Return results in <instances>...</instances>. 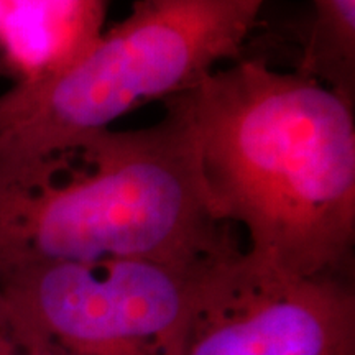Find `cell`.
Wrapping results in <instances>:
<instances>
[{
    "label": "cell",
    "mask_w": 355,
    "mask_h": 355,
    "mask_svg": "<svg viewBox=\"0 0 355 355\" xmlns=\"http://www.w3.org/2000/svg\"><path fill=\"white\" fill-rule=\"evenodd\" d=\"M212 211L282 277L354 275L355 101L261 58L181 94Z\"/></svg>",
    "instance_id": "6da1fadb"
},
{
    "label": "cell",
    "mask_w": 355,
    "mask_h": 355,
    "mask_svg": "<svg viewBox=\"0 0 355 355\" xmlns=\"http://www.w3.org/2000/svg\"><path fill=\"white\" fill-rule=\"evenodd\" d=\"M163 102L153 125L99 132L0 181V283L40 265L242 254L237 229L212 211L183 97Z\"/></svg>",
    "instance_id": "7a4b0ae2"
},
{
    "label": "cell",
    "mask_w": 355,
    "mask_h": 355,
    "mask_svg": "<svg viewBox=\"0 0 355 355\" xmlns=\"http://www.w3.org/2000/svg\"><path fill=\"white\" fill-rule=\"evenodd\" d=\"M268 0H135L73 64L0 94V181L76 153L144 102L183 94L243 50Z\"/></svg>",
    "instance_id": "3957f363"
},
{
    "label": "cell",
    "mask_w": 355,
    "mask_h": 355,
    "mask_svg": "<svg viewBox=\"0 0 355 355\" xmlns=\"http://www.w3.org/2000/svg\"><path fill=\"white\" fill-rule=\"evenodd\" d=\"M241 255L40 265L0 296L51 355H186L199 308Z\"/></svg>",
    "instance_id": "277c9868"
},
{
    "label": "cell",
    "mask_w": 355,
    "mask_h": 355,
    "mask_svg": "<svg viewBox=\"0 0 355 355\" xmlns=\"http://www.w3.org/2000/svg\"><path fill=\"white\" fill-rule=\"evenodd\" d=\"M186 355H355L354 275L282 277L243 252L199 308Z\"/></svg>",
    "instance_id": "5b68a950"
},
{
    "label": "cell",
    "mask_w": 355,
    "mask_h": 355,
    "mask_svg": "<svg viewBox=\"0 0 355 355\" xmlns=\"http://www.w3.org/2000/svg\"><path fill=\"white\" fill-rule=\"evenodd\" d=\"M109 0H6L0 56L15 83L60 73L102 35Z\"/></svg>",
    "instance_id": "8992f818"
},
{
    "label": "cell",
    "mask_w": 355,
    "mask_h": 355,
    "mask_svg": "<svg viewBox=\"0 0 355 355\" xmlns=\"http://www.w3.org/2000/svg\"><path fill=\"white\" fill-rule=\"evenodd\" d=\"M296 73L355 101V0H311Z\"/></svg>",
    "instance_id": "52a82bcc"
},
{
    "label": "cell",
    "mask_w": 355,
    "mask_h": 355,
    "mask_svg": "<svg viewBox=\"0 0 355 355\" xmlns=\"http://www.w3.org/2000/svg\"><path fill=\"white\" fill-rule=\"evenodd\" d=\"M0 355H51L0 296Z\"/></svg>",
    "instance_id": "ba28073f"
},
{
    "label": "cell",
    "mask_w": 355,
    "mask_h": 355,
    "mask_svg": "<svg viewBox=\"0 0 355 355\" xmlns=\"http://www.w3.org/2000/svg\"><path fill=\"white\" fill-rule=\"evenodd\" d=\"M3 2H6V0H0V21H2V12H3Z\"/></svg>",
    "instance_id": "9c48e42d"
}]
</instances>
